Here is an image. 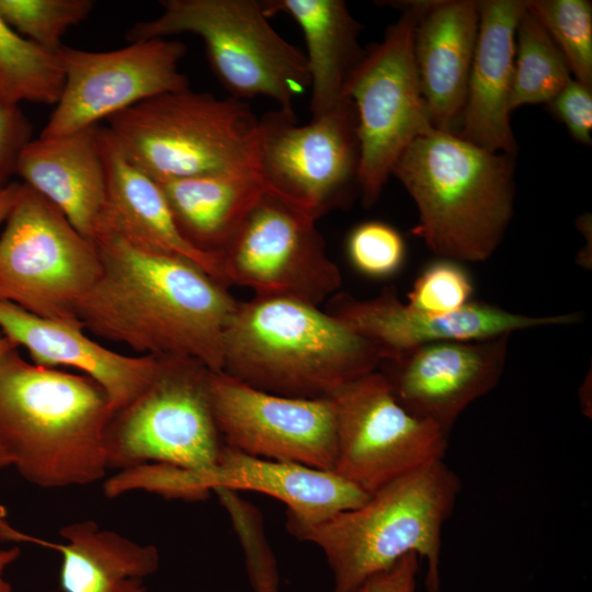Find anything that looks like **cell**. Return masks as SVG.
I'll list each match as a JSON object with an SVG mask.
<instances>
[{
    "mask_svg": "<svg viewBox=\"0 0 592 592\" xmlns=\"http://www.w3.org/2000/svg\"><path fill=\"white\" fill-rule=\"evenodd\" d=\"M60 544L18 534L16 539L52 548L61 556L64 592H148L144 580L159 568L152 545L136 543L86 520L65 525Z\"/></svg>",
    "mask_w": 592,
    "mask_h": 592,
    "instance_id": "cell-25",
    "label": "cell"
},
{
    "mask_svg": "<svg viewBox=\"0 0 592 592\" xmlns=\"http://www.w3.org/2000/svg\"><path fill=\"white\" fill-rule=\"evenodd\" d=\"M328 303V312L380 346L387 356L435 342L510 337L516 331L570 326L582 319V314L578 311L530 316L477 300L449 314H426L402 303L394 286L383 288L376 297L369 299L337 293Z\"/></svg>",
    "mask_w": 592,
    "mask_h": 592,
    "instance_id": "cell-18",
    "label": "cell"
},
{
    "mask_svg": "<svg viewBox=\"0 0 592 592\" xmlns=\"http://www.w3.org/2000/svg\"><path fill=\"white\" fill-rule=\"evenodd\" d=\"M474 289L471 276L463 263L437 258L420 272L406 304L426 314H449L471 301Z\"/></svg>",
    "mask_w": 592,
    "mask_h": 592,
    "instance_id": "cell-32",
    "label": "cell"
},
{
    "mask_svg": "<svg viewBox=\"0 0 592 592\" xmlns=\"http://www.w3.org/2000/svg\"><path fill=\"white\" fill-rule=\"evenodd\" d=\"M65 80L58 49L22 36L0 16V95L7 102L57 104Z\"/></svg>",
    "mask_w": 592,
    "mask_h": 592,
    "instance_id": "cell-27",
    "label": "cell"
},
{
    "mask_svg": "<svg viewBox=\"0 0 592 592\" xmlns=\"http://www.w3.org/2000/svg\"><path fill=\"white\" fill-rule=\"evenodd\" d=\"M391 175L417 206L412 234L439 258L483 262L502 242L514 208V156L431 128L402 151Z\"/></svg>",
    "mask_w": 592,
    "mask_h": 592,
    "instance_id": "cell-4",
    "label": "cell"
},
{
    "mask_svg": "<svg viewBox=\"0 0 592 592\" xmlns=\"http://www.w3.org/2000/svg\"><path fill=\"white\" fill-rule=\"evenodd\" d=\"M417 2L413 49L430 123L454 133L465 107L476 48L478 1Z\"/></svg>",
    "mask_w": 592,
    "mask_h": 592,
    "instance_id": "cell-22",
    "label": "cell"
},
{
    "mask_svg": "<svg viewBox=\"0 0 592 592\" xmlns=\"http://www.w3.org/2000/svg\"><path fill=\"white\" fill-rule=\"evenodd\" d=\"M460 491V478L441 459L387 483L356 508L316 524L286 522V527L322 550L333 592H356L411 553L426 563V591L440 592L443 527Z\"/></svg>",
    "mask_w": 592,
    "mask_h": 592,
    "instance_id": "cell-5",
    "label": "cell"
},
{
    "mask_svg": "<svg viewBox=\"0 0 592 592\" xmlns=\"http://www.w3.org/2000/svg\"><path fill=\"white\" fill-rule=\"evenodd\" d=\"M157 182L182 236L196 249L218 257L267 193L252 169Z\"/></svg>",
    "mask_w": 592,
    "mask_h": 592,
    "instance_id": "cell-24",
    "label": "cell"
},
{
    "mask_svg": "<svg viewBox=\"0 0 592 592\" xmlns=\"http://www.w3.org/2000/svg\"><path fill=\"white\" fill-rule=\"evenodd\" d=\"M525 0L478 1L479 23L459 137L491 152L515 156L510 124L515 34Z\"/></svg>",
    "mask_w": 592,
    "mask_h": 592,
    "instance_id": "cell-21",
    "label": "cell"
},
{
    "mask_svg": "<svg viewBox=\"0 0 592 592\" xmlns=\"http://www.w3.org/2000/svg\"><path fill=\"white\" fill-rule=\"evenodd\" d=\"M66 80L42 137L71 134L141 101L190 87L179 70L186 45L151 38L110 52L58 48Z\"/></svg>",
    "mask_w": 592,
    "mask_h": 592,
    "instance_id": "cell-15",
    "label": "cell"
},
{
    "mask_svg": "<svg viewBox=\"0 0 592 592\" xmlns=\"http://www.w3.org/2000/svg\"><path fill=\"white\" fill-rule=\"evenodd\" d=\"M387 353L319 306L288 297L238 301L227 325L221 372L255 389L330 398L377 371Z\"/></svg>",
    "mask_w": 592,
    "mask_h": 592,
    "instance_id": "cell-3",
    "label": "cell"
},
{
    "mask_svg": "<svg viewBox=\"0 0 592 592\" xmlns=\"http://www.w3.org/2000/svg\"><path fill=\"white\" fill-rule=\"evenodd\" d=\"M267 18L289 15L300 27L310 76L311 119L334 109L364 50L358 44L360 23L342 0H265Z\"/></svg>",
    "mask_w": 592,
    "mask_h": 592,
    "instance_id": "cell-26",
    "label": "cell"
},
{
    "mask_svg": "<svg viewBox=\"0 0 592 592\" xmlns=\"http://www.w3.org/2000/svg\"><path fill=\"white\" fill-rule=\"evenodd\" d=\"M420 560L417 554H408L389 568L369 577L356 592H417Z\"/></svg>",
    "mask_w": 592,
    "mask_h": 592,
    "instance_id": "cell-36",
    "label": "cell"
},
{
    "mask_svg": "<svg viewBox=\"0 0 592 592\" xmlns=\"http://www.w3.org/2000/svg\"><path fill=\"white\" fill-rule=\"evenodd\" d=\"M551 113L580 144L591 145L592 88L572 79L549 103Z\"/></svg>",
    "mask_w": 592,
    "mask_h": 592,
    "instance_id": "cell-34",
    "label": "cell"
},
{
    "mask_svg": "<svg viewBox=\"0 0 592 592\" xmlns=\"http://www.w3.org/2000/svg\"><path fill=\"white\" fill-rule=\"evenodd\" d=\"M162 13L126 32L130 43L191 33L202 38L209 66L230 93L266 96L293 111L295 96L310 87L305 54L270 24L257 0H162Z\"/></svg>",
    "mask_w": 592,
    "mask_h": 592,
    "instance_id": "cell-7",
    "label": "cell"
},
{
    "mask_svg": "<svg viewBox=\"0 0 592 592\" xmlns=\"http://www.w3.org/2000/svg\"><path fill=\"white\" fill-rule=\"evenodd\" d=\"M352 265L363 275L386 278L396 274L406 259L405 240L392 226L365 221L352 229L346 241Z\"/></svg>",
    "mask_w": 592,
    "mask_h": 592,
    "instance_id": "cell-33",
    "label": "cell"
},
{
    "mask_svg": "<svg viewBox=\"0 0 592 592\" xmlns=\"http://www.w3.org/2000/svg\"><path fill=\"white\" fill-rule=\"evenodd\" d=\"M358 168L357 116L348 98L305 125L282 109L259 118L257 170L266 192L316 220L350 200Z\"/></svg>",
    "mask_w": 592,
    "mask_h": 592,
    "instance_id": "cell-12",
    "label": "cell"
},
{
    "mask_svg": "<svg viewBox=\"0 0 592 592\" xmlns=\"http://www.w3.org/2000/svg\"><path fill=\"white\" fill-rule=\"evenodd\" d=\"M572 79L561 52L525 8L515 34L511 112L522 105L548 104Z\"/></svg>",
    "mask_w": 592,
    "mask_h": 592,
    "instance_id": "cell-28",
    "label": "cell"
},
{
    "mask_svg": "<svg viewBox=\"0 0 592 592\" xmlns=\"http://www.w3.org/2000/svg\"><path fill=\"white\" fill-rule=\"evenodd\" d=\"M4 223L0 301L38 317L81 323L77 308L101 272L98 246L24 183Z\"/></svg>",
    "mask_w": 592,
    "mask_h": 592,
    "instance_id": "cell-8",
    "label": "cell"
},
{
    "mask_svg": "<svg viewBox=\"0 0 592 592\" xmlns=\"http://www.w3.org/2000/svg\"><path fill=\"white\" fill-rule=\"evenodd\" d=\"M12 466V459L5 453V451L0 446V469Z\"/></svg>",
    "mask_w": 592,
    "mask_h": 592,
    "instance_id": "cell-40",
    "label": "cell"
},
{
    "mask_svg": "<svg viewBox=\"0 0 592 592\" xmlns=\"http://www.w3.org/2000/svg\"><path fill=\"white\" fill-rule=\"evenodd\" d=\"M91 0H0V16L22 36L57 50L66 32L91 13Z\"/></svg>",
    "mask_w": 592,
    "mask_h": 592,
    "instance_id": "cell-31",
    "label": "cell"
},
{
    "mask_svg": "<svg viewBox=\"0 0 592 592\" xmlns=\"http://www.w3.org/2000/svg\"><path fill=\"white\" fill-rule=\"evenodd\" d=\"M106 122L127 160L156 181L258 171L259 118L243 100L189 87L141 101Z\"/></svg>",
    "mask_w": 592,
    "mask_h": 592,
    "instance_id": "cell-6",
    "label": "cell"
},
{
    "mask_svg": "<svg viewBox=\"0 0 592 592\" xmlns=\"http://www.w3.org/2000/svg\"><path fill=\"white\" fill-rule=\"evenodd\" d=\"M227 511L244 556L246 571L253 592H280L277 561L266 539L261 511L239 491H213Z\"/></svg>",
    "mask_w": 592,
    "mask_h": 592,
    "instance_id": "cell-30",
    "label": "cell"
},
{
    "mask_svg": "<svg viewBox=\"0 0 592 592\" xmlns=\"http://www.w3.org/2000/svg\"><path fill=\"white\" fill-rule=\"evenodd\" d=\"M316 219L265 193L219 254L226 285L319 306L342 285Z\"/></svg>",
    "mask_w": 592,
    "mask_h": 592,
    "instance_id": "cell-14",
    "label": "cell"
},
{
    "mask_svg": "<svg viewBox=\"0 0 592 592\" xmlns=\"http://www.w3.org/2000/svg\"><path fill=\"white\" fill-rule=\"evenodd\" d=\"M100 140L106 196L94 243L116 238L132 248L187 260L226 285L220 257L196 249L180 232L158 182L123 155L105 126Z\"/></svg>",
    "mask_w": 592,
    "mask_h": 592,
    "instance_id": "cell-19",
    "label": "cell"
},
{
    "mask_svg": "<svg viewBox=\"0 0 592 592\" xmlns=\"http://www.w3.org/2000/svg\"><path fill=\"white\" fill-rule=\"evenodd\" d=\"M83 329L81 323L38 317L0 301V331L18 348L23 346L32 363L78 369L104 389L116 411L148 386L160 358L114 352L86 335Z\"/></svg>",
    "mask_w": 592,
    "mask_h": 592,
    "instance_id": "cell-20",
    "label": "cell"
},
{
    "mask_svg": "<svg viewBox=\"0 0 592 592\" xmlns=\"http://www.w3.org/2000/svg\"><path fill=\"white\" fill-rule=\"evenodd\" d=\"M21 555L18 547L0 549V592H12V585L7 581L4 572Z\"/></svg>",
    "mask_w": 592,
    "mask_h": 592,
    "instance_id": "cell-38",
    "label": "cell"
},
{
    "mask_svg": "<svg viewBox=\"0 0 592 592\" xmlns=\"http://www.w3.org/2000/svg\"><path fill=\"white\" fill-rule=\"evenodd\" d=\"M333 470L368 496L428 464L444 459L449 435L410 414L374 371L340 387Z\"/></svg>",
    "mask_w": 592,
    "mask_h": 592,
    "instance_id": "cell-13",
    "label": "cell"
},
{
    "mask_svg": "<svg viewBox=\"0 0 592 592\" xmlns=\"http://www.w3.org/2000/svg\"><path fill=\"white\" fill-rule=\"evenodd\" d=\"M115 412L93 379L25 361L0 360V446L30 483L88 486L109 470L104 437Z\"/></svg>",
    "mask_w": 592,
    "mask_h": 592,
    "instance_id": "cell-2",
    "label": "cell"
},
{
    "mask_svg": "<svg viewBox=\"0 0 592 592\" xmlns=\"http://www.w3.org/2000/svg\"><path fill=\"white\" fill-rule=\"evenodd\" d=\"M16 173L94 242L106 196L99 125L32 139L19 156Z\"/></svg>",
    "mask_w": 592,
    "mask_h": 592,
    "instance_id": "cell-23",
    "label": "cell"
},
{
    "mask_svg": "<svg viewBox=\"0 0 592 592\" xmlns=\"http://www.w3.org/2000/svg\"><path fill=\"white\" fill-rule=\"evenodd\" d=\"M209 371L192 358L163 357L148 386L116 410L105 431L109 469L164 464L213 465L225 444L209 397Z\"/></svg>",
    "mask_w": 592,
    "mask_h": 592,
    "instance_id": "cell-9",
    "label": "cell"
},
{
    "mask_svg": "<svg viewBox=\"0 0 592 592\" xmlns=\"http://www.w3.org/2000/svg\"><path fill=\"white\" fill-rule=\"evenodd\" d=\"M95 244L101 272L77 308L83 328L138 355L192 358L221 372L224 335L238 304L226 286L181 258L116 238Z\"/></svg>",
    "mask_w": 592,
    "mask_h": 592,
    "instance_id": "cell-1",
    "label": "cell"
},
{
    "mask_svg": "<svg viewBox=\"0 0 592 592\" xmlns=\"http://www.w3.org/2000/svg\"><path fill=\"white\" fill-rule=\"evenodd\" d=\"M509 337L444 341L396 352L377 371L413 417L449 435L459 415L500 382Z\"/></svg>",
    "mask_w": 592,
    "mask_h": 592,
    "instance_id": "cell-17",
    "label": "cell"
},
{
    "mask_svg": "<svg viewBox=\"0 0 592 592\" xmlns=\"http://www.w3.org/2000/svg\"><path fill=\"white\" fill-rule=\"evenodd\" d=\"M402 10L384 39L364 50L344 87L357 116L362 205L379 198L402 151L432 127L414 59L418 2H391Z\"/></svg>",
    "mask_w": 592,
    "mask_h": 592,
    "instance_id": "cell-10",
    "label": "cell"
},
{
    "mask_svg": "<svg viewBox=\"0 0 592 592\" xmlns=\"http://www.w3.org/2000/svg\"><path fill=\"white\" fill-rule=\"evenodd\" d=\"M217 488L264 493L287 506V522L316 524L361 505L368 494L332 470L252 456L224 446L205 468L147 464L118 470L103 483L106 498L146 491L169 499L203 500Z\"/></svg>",
    "mask_w": 592,
    "mask_h": 592,
    "instance_id": "cell-11",
    "label": "cell"
},
{
    "mask_svg": "<svg viewBox=\"0 0 592 592\" xmlns=\"http://www.w3.org/2000/svg\"><path fill=\"white\" fill-rule=\"evenodd\" d=\"M21 183L10 182L5 186L0 187V225L5 221L8 215L10 214L16 197Z\"/></svg>",
    "mask_w": 592,
    "mask_h": 592,
    "instance_id": "cell-37",
    "label": "cell"
},
{
    "mask_svg": "<svg viewBox=\"0 0 592 592\" xmlns=\"http://www.w3.org/2000/svg\"><path fill=\"white\" fill-rule=\"evenodd\" d=\"M209 397L226 446L242 453L322 470L335 462L332 398H293L250 387L210 372Z\"/></svg>",
    "mask_w": 592,
    "mask_h": 592,
    "instance_id": "cell-16",
    "label": "cell"
},
{
    "mask_svg": "<svg viewBox=\"0 0 592 592\" xmlns=\"http://www.w3.org/2000/svg\"><path fill=\"white\" fill-rule=\"evenodd\" d=\"M14 349H18L16 344L0 331V360Z\"/></svg>",
    "mask_w": 592,
    "mask_h": 592,
    "instance_id": "cell-39",
    "label": "cell"
},
{
    "mask_svg": "<svg viewBox=\"0 0 592 592\" xmlns=\"http://www.w3.org/2000/svg\"><path fill=\"white\" fill-rule=\"evenodd\" d=\"M32 135V123L20 106L0 95V187L16 173L19 156Z\"/></svg>",
    "mask_w": 592,
    "mask_h": 592,
    "instance_id": "cell-35",
    "label": "cell"
},
{
    "mask_svg": "<svg viewBox=\"0 0 592 592\" xmlns=\"http://www.w3.org/2000/svg\"><path fill=\"white\" fill-rule=\"evenodd\" d=\"M549 34L574 80L592 88V3L588 0H525Z\"/></svg>",
    "mask_w": 592,
    "mask_h": 592,
    "instance_id": "cell-29",
    "label": "cell"
}]
</instances>
